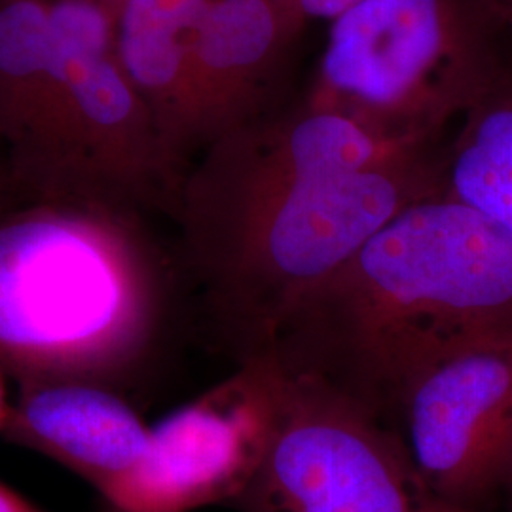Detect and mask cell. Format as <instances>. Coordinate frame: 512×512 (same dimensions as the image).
Segmentation results:
<instances>
[{
  "label": "cell",
  "mask_w": 512,
  "mask_h": 512,
  "mask_svg": "<svg viewBox=\"0 0 512 512\" xmlns=\"http://www.w3.org/2000/svg\"><path fill=\"white\" fill-rule=\"evenodd\" d=\"M442 148L268 186L188 169L175 249L205 327L236 365L268 357L296 304L404 207L442 192Z\"/></svg>",
  "instance_id": "obj_3"
},
{
  "label": "cell",
  "mask_w": 512,
  "mask_h": 512,
  "mask_svg": "<svg viewBox=\"0 0 512 512\" xmlns=\"http://www.w3.org/2000/svg\"><path fill=\"white\" fill-rule=\"evenodd\" d=\"M65 114L50 4L0 0V141L21 200H57Z\"/></svg>",
  "instance_id": "obj_9"
},
{
  "label": "cell",
  "mask_w": 512,
  "mask_h": 512,
  "mask_svg": "<svg viewBox=\"0 0 512 512\" xmlns=\"http://www.w3.org/2000/svg\"><path fill=\"white\" fill-rule=\"evenodd\" d=\"M503 499H505V507H503V511L501 512H512V452L511 461H509V473H507V482H505V494H503Z\"/></svg>",
  "instance_id": "obj_19"
},
{
  "label": "cell",
  "mask_w": 512,
  "mask_h": 512,
  "mask_svg": "<svg viewBox=\"0 0 512 512\" xmlns=\"http://www.w3.org/2000/svg\"><path fill=\"white\" fill-rule=\"evenodd\" d=\"M279 370L270 357L236 370L152 425L147 452L101 497L112 512H196L236 505L274 435Z\"/></svg>",
  "instance_id": "obj_8"
},
{
  "label": "cell",
  "mask_w": 512,
  "mask_h": 512,
  "mask_svg": "<svg viewBox=\"0 0 512 512\" xmlns=\"http://www.w3.org/2000/svg\"><path fill=\"white\" fill-rule=\"evenodd\" d=\"M10 378L0 370V435L6 429V423L12 412V403H14V395L10 391Z\"/></svg>",
  "instance_id": "obj_17"
},
{
  "label": "cell",
  "mask_w": 512,
  "mask_h": 512,
  "mask_svg": "<svg viewBox=\"0 0 512 512\" xmlns=\"http://www.w3.org/2000/svg\"><path fill=\"white\" fill-rule=\"evenodd\" d=\"M0 512H46L37 503L19 494L16 488L0 480Z\"/></svg>",
  "instance_id": "obj_15"
},
{
  "label": "cell",
  "mask_w": 512,
  "mask_h": 512,
  "mask_svg": "<svg viewBox=\"0 0 512 512\" xmlns=\"http://www.w3.org/2000/svg\"><path fill=\"white\" fill-rule=\"evenodd\" d=\"M48 4L65 80L59 200L173 219L188 171L118 59L114 10L88 0Z\"/></svg>",
  "instance_id": "obj_6"
},
{
  "label": "cell",
  "mask_w": 512,
  "mask_h": 512,
  "mask_svg": "<svg viewBox=\"0 0 512 512\" xmlns=\"http://www.w3.org/2000/svg\"><path fill=\"white\" fill-rule=\"evenodd\" d=\"M19 200L21 198L16 192V186H14L12 175H10L8 160H6V152H4L2 141H0V209L8 207L14 202H19Z\"/></svg>",
  "instance_id": "obj_16"
},
{
  "label": "cell",
  "mask_w": 512,
  "mask_h": 512,
  "mask_svg": "<svg viewBox=\"0 0 512 512\" xmlns=\"http://www.w3.org/2000/svg\"><path fill=\"white\" fill-rule=\"evenodd\" d=\"M482 0H361L332 19L306 103L378 135L437 143L497 69Z\"/></svg>",
  "instance_id": "obj_4"
},
{
  "label": "cell",
  "mask_w": 512,
  "mask_h": 512,
  "mask_svg": "<svg viewBox=\"0 0 512 512\" xmlns=\"http://www.w3.org/2000/svg\"><path fill=\"white\" fill-rule=\"evenodd\" d=\"M277 370L274 435L239 511L461 512L427 488L395 427L329 385Z\"/></svg>",
  "instance_id": "obj_5"
},
{
  "label": "cell",
  "mask_w": 512,
  "mask_h": 512,
  "mask_svg": "<svg viewBox=\"0 0 512 512\" xmlns=\"http://www.w3.org/2000/svg\"><path fill=\"white\" fill-rule=\"evenodd\" d=\"M442 194L512 239V73L497 65L442 148Z\"/></svg>",
  "instance_id": "obj_13"
},
{
  "label": "cell",
  "mask_w": 512,
  "mask_h": 512,
  "mask_svg": "<svg viewBox=\"0 0 512 512\" xmlns=\"http://www.w3.org/2000/svg\"><path fill=\"white\" fill-rule=\"evenodd\" d=\"M205 6L207 0H124L114 10L118 59L186 171L198 152L192 67Z\"/></svg>",
  "instance_id": "obj_12"
},
{
  "label": "cell",
  "mask_w": 512,
  "mask_h": 512,
  "mask_svg": "<svg viewBox=\"0 0 512 512\" xmlns=\"http://www.w3.org/2000/svg\"><path fill=\"white\" fill-rule=\"evenodd\" d=\"M99 512H112L110 511V509H107V507H103V505H101V511Z\"/></svg>",
  "instance_id": "obj_21"
},
{
  "label": "cell",
  "mask_w": 512,
  "mask_h": 512,
  "mask_svg": "<svg viewBox=\"0 0 512 512\" xmlns=\"http://www.w3.org/2000/svg\"><path fill=\"white\" fill-rule=\"evenodd\" d=\"M44 2H54V0H44ZM88 2H95V4H101V6H107V8L116 10V6L122 4L124 0H88Z\"/></svg>",
  "instance_id": "obj_20"
},
{
  "label": "cell",
  "mask_w": 512,
  "mask_h": 512,
  "mask_svg": "<svg viewBox=\"0 0 512 512\" xmlns=\"http://www.w3.org/2000/svg\"><path fill=\"white\" fill-rule=\"evenodd\" d=\"M395 427L433 494L494 512L512 452V327L475 336L406 385Z\"/></svg>",
  "instance_id": "obj_7"
},
{
  "label": "cell",
  "mask_w": 512,
  "mask_h": 512,
  "mask_svg": "<svg viewBox=\"0 0 512 512\" xmlns=\"http://www.w3.org/2000/svg\"><path fill=\"white\" fill-rule=\"evenodd\" d=\"M188 289L145 215L101 203L0 209V370L131 395L162 361Z\"/></svg>",
  "instance_id": "obj_2"
},
{
  "label": "cell",
  "mask_w": 512,
  "mask_h": 512,
  "mask_svg": "<svg viewBox=\"0 0 512 512\" xmlns=\"http://www.w3.org/2000/svg\"><path fill=\"white\" fill-rule=\"evenodd\" d=\"M359 2L361 0H277L300 29L311 19H336Z\"/></svg>",
  "instance_id": "obj_14"
},
{
  "label": "cell",
  "mask_w": 512,
  "mask_h": 512,
  "mask_svg": "<svg viewBox=\"0 0 512 512\" xmlns=\"http://www.w3.org/2000/svg\"><path fill=\"white\" fill-rule=\"evenodd\" d=\"M150 429L124 391L88 380H37L16 384L2 437L103 495L145 456Z\"/></svg>",
  "instance_id": "obj_10"
},
{
  "label": "cell",
  "mask_w": 512,
  "mask_h": 512,
  "mask_svg": "<svg viewBox=\"0 0 512 512\" xmlns=\"http://www.w3.org/2000/svg\"><path fill=\"white\" fill-rule=\"evenodd\" d=\"M490 14H495L512 27V0H482Z\"/></svg>",
  "instance_id": "obj_18"
},
{
  "label": "cell",
  "mask_w": 512,
  "mask_h": 512,
  "mask_svg": "<svg viewBox=\"0 0 512 512\" xmlns=\"http://www.w3.org/2000/svg\"><path fill=\"white\" fill-rule=\"evenodd\" d=\"M300 33L277 0H207L192 67L198 152L268 110Z\"/></svg>",
  "instance_id": "obj_11"
},
{
  "label": "cell",
  "mask_w": 512,
  "mask_h": 512,
  "mask_svg": "<svg viewBox=\"0 0 512 512\" xmlns=\"http://www.w3.org/2000/svg\"><path fill=\"white\" fill-rule=\"evenodd\" d=\"M511 327L512 239L440 192L404 207L306 294L268 357L395 427L418 372Z\"/></svg>",
  "instance_id": "obj_1"
}]
</instances>
